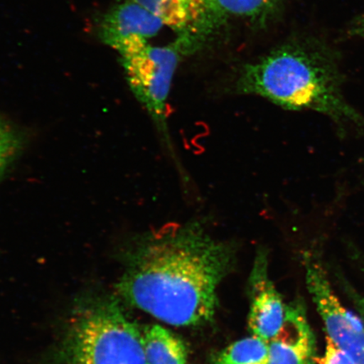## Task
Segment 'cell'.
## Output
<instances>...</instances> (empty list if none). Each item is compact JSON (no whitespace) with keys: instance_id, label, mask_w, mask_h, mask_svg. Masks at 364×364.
I'll return each mask as SVG.
<instances>
[{"instance_id":"4","label":"cell","mask_w":364,"mask_h":364,"mask_svg":"<svg viewBox=\"0 0 364 364\" xmlns=\"http://www.w3.org/2000/svg\"><path fill=\"white\" fill-rule=\"evenodd\" d=\"M192 52L184 41L161 47L148 44L121 57L127 83L135 97L146 109L164 144L173 152L167 122V102L173 78L182 57Z\"/></svg>"},{"instance_id":"9","label":"cell","mask_w":364,"mask_h":364,"mask_svg":"<svg viewBox=\"0 0 364 364\" xmlns=\"http://www.w3.org/2000/svg\"><path fill=\"white\" fill-rule=\"evenodd\" d=\"M268 344V364H313L315 361V338L299 307H287L284 325Z\"/></svg>"},{"instance_id":"10","label":"cell","mask_w":364,"mask_h":364,"mask_svg":"<svg viewBox=\"0 0 364 364\" xmlns=\"http://www.w3.org/2000/svg\"><path fill=\"white\" fill-rule=\"evenodd\" d=\"M142 338L147 364H186L185 344L165 327H147Z\"/></svg>"},{"instance_id":"7","label":"cell","mask_w":364,"mask_h":364,"mask_svg":"<svg viewBox=\"0 0 364 364\" xmlns=\"http://www.w3.org/2000/svg\"><path fill=\"white\" fill-rule=\"evenodd\" d=\"M165 25L146 8L134 0H127L111 9L99 27L102 42L119 55L139 51L159 33Z\"/></svg>"},{"instance_id":"6","label":"cell","mask_w":364,"mask_h":364,"mask_svg":"<svg viewBox=\"0 0 364 364\" xmlns=\"http://www.w3.org/2000/svg\"><path fill=\"white\" fill-rule=\"evenodd\" d=\"M192 49L199 47L222 24L226 16L216 0H134Z\"/></svg>"},{"instance_id":"15","label":"cell","mask_w":364,"mask_h":364,"mask_svg":"<svg viewBox=\"0 0 364 364\" xmlns=\"http://www.w3.org/2000/svg\"><path fill=\"white\" fill-rule=\"evenodd\" d=\"M345 285V290L347 292L348 297L351 299L352 302L355 308H356L359 317L364 323V297L361 294H359L353 289L350 288L348 284Z\"/></svg>"},{"instance_id":"11","label":"cell","mask_w":364,"mask_h":364,"mask_svg":"<svg viewBox=\"0 0 364 364\" xmlns=\"http://www.w3.org/2000/svg\"><path fill=\"white\" fill-rule=\"evenodd\" d=\"M269 344L252 335L235 341L218 354L215 364H268Z\"/></svg>"},{"instance_id":"8","label":"cell","mask_w":364,"mask_h":364,"mask_svg":"<svg viewBox=\"0 0 364 364\" xmlns=\"http://www.w3.org/2000/svg\"><path fill=\"white\" fill-rule=\"evenodd\" d=\"M267 270V250L259 249L250 277L252 304L249 327L252 335L269 343L284 325L287 307L268 277Z\"/></svg>"},{"instance_id":"1","label":"cell","mask_w":364,"mask_h":364,"mask_svg":"<svg viewBox=\"0 0 364 364\" xmlns=\"http://www.w3.org/2000/svg\"><path fill=\"white\" fill-rule=\"evenodd\" d=\"M236 245L197 220L168 225L135 240L117 289L127 302L174 326L215 316L217 290L233 269Z\"/></svg>"},{"instance_id":"2","label":"cell","mask_w":364,"mask_h":364,"mask_svg":"<svg viewBox=\"0 0 364 364\" xmlns=\"http://www.w3.org/2000/svg\"><path fill=\"white\" fill-rule=\"evenodd\" d=\"M338 56L324 43L294 41L277 48L240 72L236 88L291 111L326 116L341 134L364 129V116L346 99Z\"/></svg>"},{"instance_id":"5","label":"cell","mask_w":364,"mask_h":364,"mask_svg":"<svg viewBox=\"0 0 364 364\" xmlns=\"http://www.w3.org/2000/svg\"><path fill=\"white\" fill-rule=\"evenodd\" d=\"M306 284L324 322L327 338L356 364H364V323L336 297L326 272L317 259L308 256Z\"/></svg>"},{"instance_id":"3","label":"cell","mask_w":364,"mask_h":364,"mask_svg":"<svg viewBox=\"0 0 364 364\" xmlns=\"http://www.w3.org/2000/svg\"><path fill=\"white\" fill-rule=\"evenodd\" d=\"M62 364H147L142 335L116 300L95 299L73 318Z\"/></svg>"},{"instance_id":"13","label":"cell","mask_w":364,"mask_h":364,"mask_svg":"<svg viewBox=\"0 0 364 364\" xmlns=\"http://www.w3.org/2000/svg\"><path fill=\"white\" fill-rule=\"evenodd\" d=\"M19 147V139L6 122L0 118V173Z\"/></svg>"},{"instance_id":"16","label":"cell","mask_w":364,"mask_h":364,"mask_svg":"<svg viewBox=\"0 0 364 364\" xmlns=\"http://www.w3.org/2000/svg\"><path fill=\"white\" fill-rule=\"evenodd\" d=\"M348 34L350 36H355V38H364V12L350 23Z\"/></svg>"},{"instance_id":"12","label":"cell","mask_w":364,"mask_h":364,"mask_svg":"<svg viewBox=\"0 0 364 364\" xmlns=\"http://www.w3.org/2000/svg\"><path fill=\"white\" fill-rule=\"evenodd\" d=\"M225 15L262 23L275 16L284 0H216Z\"/></svg>"},{"instance_id":"14","label":"cell","mask_w":364,"mask_h":364,"mask_svg":"<svg viewBox=\"0 0 364 364\" xmlns=\"http://www.w3.org/2000/svg\"><path fill=\"white\" fill-rule=\"evenodd\" d=\"M318 364H356L348 355L335 345L329 338H326V348L324 356L315 358Z\"/></svg>"}]
</instances>
